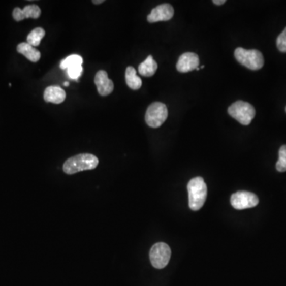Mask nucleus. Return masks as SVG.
Instances as JSON below:
<instances>
[{
	"label": "nucleus",
	"instance_id": "f257e3e1",
	"mask_svg": "<svg viewBox=\"0 0 286 286\" xmlns=\"http://www.w3.org/2000/svg\"><path fill=\"white\" fill-rule=\"evenodd\" d=\"M99 164V159L91 153H80L66 160L63 170L67 174H74L85 170H94Z\"/></svg>",
	"mask_w": 286,
	"mask_h": 286
},
{
	"label": "nucleus",
	"instance_id": "ddd939ff",
	"mask_svg": "<svg viewBox=\"0 0 286 286\" xmlns=\"http://www.w3.org/2000/svg\"><path fill=\"white\" fill-rule=\"evenodd\" d=\"M17 51L23 55L28 60L32 62H38L41 58V53L36 48L28 44L27 42H22L17 46Z\"/></svg>",
	"mask_w": 286,
	"mask_h": 286
},
{
	"label": "nucleus",
	"instance_id": "5701e85b",
	"mask_svg": "<svg viewBox=\"0 0 286 286\" xmlns=\"http://www.w3.org/2000/svg\"><path fill=\"white\" fill-rule=\"evenodd\" d=\"M104 0H93L92 3L94 4H101L104 3Z\"/></svg>",
	"mask_w": 286,
	"mask_h": 286
},
{
	"label": "nucleus",
	"instance_id": "7ed1b4c3",
	"mask_svg": "<svg viewBox=\"0 0 286 286\" xmlns=\"http://www.w3.org/2000/svg\"><path fill=\"white\" fill-rule=\"evenodd\" d=\"M235 57L242 66L249 70H259L264 66L263 53L257 49H245L237 48L235 49Z\"/></svg>",
	"mask_w": 286,
	"mask_h": 286
},
{
	"label": "nucleus",
	"instance_id": "412c9836",
	"mask_svg": "<svg viewBox=\"0 0 286 286\" xmlns=\"http://www.w3.org/2000/svg\"><path fill=\"white\" fill-rule=\"evenodd\" d=\"M279 159L286 162V145L281 146L279 150Z\"/></svg>",
	"mask_w": 286,
	"mask_h": 286
},
{
	"label": "nucleus",
	"instance_id": "20e7f679",
	"mask_svg": "<svg viewBox=\"0 0 286 286\" xmlns=\"http://www.w3.org/2000/svg\"><path fill=\"white\" fill-rule=\"evenodd\" d=\"M228 114L239 123L247 126L256 116V109L251 104L244 101H237L230 106Z\"/></svg>",
	"mask_w": 286,
	"mask_h": 286
},
{
	"label": "nucleus",
	"instance_id": "aec40b11",
	"mask_svg": "<svg viewBox=\"0 0 286 286\" xmlns=\"http://www.w3.org/2000/svg\"><path fill=\"white\" fill-rule=\"evenodd\" d=\"M276 169H277V171L281 172V173H282V172H285L286 162H284V161L278 159L277 164H276Z\"/></svg>",
	"mask_w": 286,
	"mask_h": 286
},
{
	"label": "nucleus",
	"instance_id": "9b49d317",
	"mask_svg": "<svg viewBox=\"0 0 286 286\" xmlns=\"http://www.w3.org/2000/svg\"><path fill=\"white\" fill-rule=\"evenodd\" d=\"M42 14L40 8L39 6L32 4V5H27L23 8H16L13 11V18L17 22L23 20L26 18H39Z\"/></svg>",
	"mask_w": 286,
	"mask_h": 286
},
{
	"label": "nucleus",
	"instance_id": "f8f14e48",
	"mask_svg": "<svg viewBox=\"0 0 286 286\" xmlns=\"http://www.w3.org/2000/svg\"><path fill=\"white\" fill-rule=\"evenodd\" d=\"M66 98V91L59 86H49L45 90L44 100L46 102L60 104L64 102Z\"/></svg>",
	"mask_w": 286,
	"mask_h": 286
},
{
	"label": "nucleus",
	"instance_id": "6ab92c4d",
	"mask_svg": "<svg viewBox=\"0 0 286 286\" xmlns=\"http://www.w3.org/2000/svg\"><path fill=\"white\" fill-rule=\"evenodd\" d=\"M277 46L279 51L281 53H286V27L284 28L282 33L280 34L277 39Z\"/></svg>",
	"mask_w": 286,
	"mask_h": 286
},
{
	"label": "nucleus",
	"instance_id": "f03ea898",
	"mask_svg": "<svg viewBox=\"0 0 286 286\" xmlns=\"http://www.w3.org/2000/svg\"><path fill=\"white\" fill-rule=\"evenodd\" d=\"M188 204L194 211L201 209L206 201L208 188L201 177L192 179L188 184Z\"/></svg>",
	"mask_w": 286,
	"mask_h": 286
},
{
	"label": "nucleus",
	"instance_id": "1a4fd4ad",
	"mask_svg": "<svg viewBox=\"0 0 286 286\" xmlns=\"http://www.w3.org/2000/svg\"><path fill=\"white\" fill-rule=\"evenodd\" d=\"M200 64L199 57L194 53H184L181 55L177 63V70L180 73H185L197 70Z\"/></svg>",
	"mask_w": 286,
	"mask_h": 286
},
{
	"label": "nucleus",
	"instance_id": "0eeeda50",
	"mask_svg": "<svg viewBox=\"0 0 286 286\" xmlns=\"http://www.w3.org/2000/svg\"><path fill=\"white\" fill-rule=\"evenodd\" d=\"M231 204L235 209H246L257 206L259 198L256 194L250 192H237L231 197Z\"/></svg>",
	"mask_w": 286,
	"mask_h": 286
},
{
	"label": "nucleus",
	"instance_id": "f3484780",
	"mask_svg": "<svg viewBox=\"0 0 286 286\" xmlns=\"http://www.w3.org/2000/svg\"><path fill=\"white\" fill-rule=\"evenodd\" d=\"M83 58L80 55L73 54L60 62V67L61 70H67L68 68L75 66H82Z\"/></svg>",
	"mask_w": 286,
	"mask_h": 286
},
{
	"label": "nucleus",
	"instance_id": "2eb2a0df",
	"mask_svg": "<svg viewBox=\"0 0 286 286\" xmlns=\"http://www.w3.org/2000/svg\"><path fill=\"white\" fill-rule=\"evenodd\" d=\"M125 78L128 87L132 90H139L142 87V80L137 76L136 70L132 66L126 68Z\"/></svg>",
	"mask_w": 286,
	"mask_h": 286
},
{
	"label": "nucleus",
	"instance_id": "4468645a",
	"mask_svg": "<svg viewBox=\"0 0 286 286\" xmlns=\"http://www.w3.org/2000/svg\"><path fill=\"white\" fill-rule=\"evenodd\" d=\"M157 70V62L153 60V57L150 55L139 66V72L143 77H150L154 75Z\"/></svg>",
	"mask_w": 286,
	"mask_h": 286
},
{
	"label": "nucleus",
	"instance_id": "b1692460",
	"mask_svg": "<svg viewBox=\"0 0 286 286\" xmlns=\"http://www.w3.org/2000/svg\"><path fill=\"white\" fill-rule=\"evenodd\" d=\"M64 85L66 86V87H68V86L70 85V83L65 82Z\"/></svg>",
	"mask_w": 286,
	"mask_h": 286
},
{
	"label": "nucleus",
	"instance_id": "dca6fc26",
	"mask_svg": "<svg viewBox=\"0 0 286 286\" xmlns=\"http://www.w3.org/2000/svg\"><path fill=\"white\" fill-rule=\"evenodd\" d=\"M46 35V31L41 27H37L31 31L27 36V43L30 46L36 47L40 45L41 41Z\"/></svg>",
	"mask_w": 286,
	"mask_h": 286
},
{
	"label": "nucleus",
	"instance_id": "39448f33",
	"mask_svg": "<svg viewBox=\"0 0 286 286\" xmlns=\"http://www.w3.org/2000/svg\"><path fill=\"white\" fill-rule=\"evenodd\" d=\"M167 117V107L163 103L155 102L149 106L145 119L148 126L157 128L166 122Z\"/></svg>",
	"mask_w": 286,
	"mask_h": 286
},
{
	"label": "nucleus",
	"instance_id": "393cba45",
	"mask_svg": "<svg viewBox=\"0 0 286 286\" xmlns=\"http://www.w3.org/2000/svg\"><path fill=\"white\" fill-rule=\"evenodd\" d=\"M285 111H286V108H285Z\"/></svg>",
	"mask_w": 286,
	"mask_h": 286
},
{
	"label": "nucleus",
	"instance_id": "a211bd4d",
	"mask_svg": "<svg viewBox=\"0 0 286 286\" xmlns=\"http://www.w3.org/2000/svg\"><path fill=\"white\" fill-rule=\"evenodd\" d=\"M68 75L74 80H78L79 77L83 73L82 66H72L67 69Z\"/></svg>",
	"mask_w": 286,
	"mask_h": 286
},
{
	"label": "nucleus",
	"instance_id": "423d86ee",
	"mask_svg": "<svg viewBox=\"0 0 286 286\" xmlns=\"http://www.w3.org/2000/svg\"><path fill=\"white\" fill-rule=\"evenodd\" d=\"M171 256L170 246L164 242H158L152 246L150 252L151 264L156 269H163L167 266Z\"/></svg>",
	"mask_w": 286,
	"mask_h": 286
},
{
	"label": "nucleus",
	"instance_id": "6e6552de",
	"mask_svg": "<svg viewBox=\"0 0 286 286\" xmlns=\"http://www.w3.org/2000/svg\"><path fill=\"white\" fill-rule=\"evenodd\" d=\"M174 15L173 7L169 4H163L157 6V8L152 10L151 13L147 16L148 22H153L169 21Z\"/></svg>",
	"mask_w": 286,
	"mask_h": 286
},
{
	"label": "nucleus",
	"instance_id": "9d476101",
	"mask_svg": "<svg viewBox=\"0 0 286 286\" xmlns=\"http://www.w3.org/2000/svg\"><path fill=\"white\" fill-rule=\"evenodd\" d=\"M94 82L97 85L99 94L103 97L110 95L113 91V82L108 78V73L104 70L97 72Z\"/></svg>",
	"mask_w": 286,
	"mask_h": 286
},
{
	"label": "nucleus",
	"instance_id": "4be33fe9",
	"mask_svg": "<svg viewBox=\"0 0 286 286\" xmlns=\"http://www.w3.org/2000/svg\"><path fill=\"white\" fill-rule=\"evenodd\" d=\"M213 3L215 5L220 6L225 4L226 3V0H214Z\"/></svg>",
	"mask_w": 286,
	"mask_h": 286
}]
</instances>
